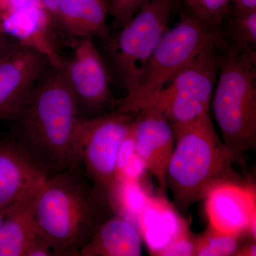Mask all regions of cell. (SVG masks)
Returning <instances> with one entry per match:
<instances>
[{"label": "cell", "instance_id": "obj_1", "mask_svg": "<svg viewBox=\"0 0 256 256\" xmlns=\"http://www.w3.org/2000/svg\"><path fill=\"white\" fill-rule=\"evenodd\" d=\"M12 122L10 136L48 178L82 168L73 144L79 117L63 68L50 66Z\"/></svg>", "mask_w": 256, "mask_h": 256}, {"label": "cell", "instance_id": "obj_2", "mask_svg": "<svg viewBox=\"0 0 256 256\" xmlns=\"http://www.w3.org/2000/svg\"><path fill=\"white\" fill-rule=\"evenodd\" d=\"M116 213L82 168H77L50 176L44 184L37 200L36 228L54 256H78L101 224Z\"/></svg>", "mask_w": 256, "mask_h": 256}, {"label": "cell", "instance_id": "obj_3", "mask_svg": "<svg viewBox=\"0 0 256 256\" xmlns=\"http://www.w3.org/2000/svg\"><path fill=\"white\" fill-rule=\"evenodd\" d=\"M174 131L166 186L180 210L186 212L224 184H246L234 170L242 160L224 146L210 114Z\"/></svg>", "mask_w": 256, "mask_h": 256}, {"label": "cell", "instance_id": "obj_4", "mask_svg": "<svg viewBox=\"0 0 256 256\" xmlns=\"http://www.w3.org/2000/svg\"><path fill=\"white\" fill-rule=\"evenodd\" d=\"M210 106L229 151L242 160L256 146L255 48L220 45L218 77Z\"/></svg>", "mask_w": 256, "mask_h": 256}, {"label": "cell", "instance_id": "obj_5", "mask_svg": "<svg viewBox=\"0 0 256 256\" xmlns=\"http://www.w3.org/2000/svg\"><path fill=\"white\" fill-rule=\"evenodd\" d=\"M222 40L220 28H208L185 14L165 32L146 65L140 84L124 98L116 100L114 110L137 114L202 50Z\"/></svg>", "mask_w": 256, "mask_h": 256}, {"label": "cell", "instance_id": "obj_6", "mask_svg": "<svg viewBox=\"0 0 256 256\" xmlns=\"http://www.w3.org/2000/svg\"><path fill=\"white\" fill-rule=\"evenodd\" d=\"M136 116L114 110L96 117H78L74 126L73 144L82 170L96 191L116 212L120 152Z\"/></svg>", "mask_w": 256, "mask_h": 256}, {"label": "cell", "instance_id": "obj_7", "mask_svg": "<svg viewBox=\"0 0 256 256\" xmlns=\"http://www.w3.org/2000/svg\"><path fill=\"white\" fill-rule=\"evenodd\" d=\"M222 42L202 50L143 108L160 111L174 130L210 114L220 68Z\"/></svg>", "mask_w": 256, "mask_h": 256}, {"label": "cell", "instance_id": "obj_8", "mask_svg": "<svg viewBox=\"0 0 256 256\" xmlns=\"http://www.w3.org/2000/svg\"><path fill=\"white\" fill-rule=\"evenodd\" d=\"M174 2L149 0L111 40V56L128 92L140 84L146 65L168 28Z\"/></svg>", "mask_w": 256, "mask_h": 256}, {"label": "cell", "instance_id": "obj_9", "mask_svg": "<svg viewBox=\"0 0 256 256\" xmlns=\"http://www.w3.org/2000/svg\"><path fill=\"white\" fill-rule=\"evenodd\" d=\"M63 69L79 117H96L114 110L116 100L110 92L108 72L92 38H80Z\"/></svg>", "mask_w": 256, "mask_h": 256}, {"label": "cell", "instance_id": "obj_10", "mask_svg": "<svg viewBox=\"0 0 256 256\" xmlns=\"http://www.w3.org/2000/svg\"><path fill=\"white\" fill-rule=\"evenodd\" d=\"M48 60L40 52L18 44L0 60V120H11L28 102Z\"/></svg>", "mask_w": 256, "mask_h": 256}, {"label": "cell", "instance_id": "obj_11", "mask_svg": "<svg viewBox=\"0 0 256 256\" xmlns=\"http://www.w3.org/2000/svg\"><path fill=\"white\" fill-rule=\"evenodd\" d=\"M134 151L146 171L156 178L160 191L166 190V172L174 150L175 131L160 111L144 107L136 114L132 127Z\"/></svg>", "mask_w": 256, "mask_h": 256}, {"label": "cell", "instance_id": "obj_12", "mask_svg": "<svg viewBox=\"0 0 256 256\" xmlns=\"http://www.w3.org/2000/svg\"><path fill=\"white\" fill-rule=\"evenodd\" d=\"M48 178L11 136L0 138V212L38 191Z\"/></svg>", "mask_w": 256, "mask_h": 256}, {"label": "cell", "instance_id": "obj_13", "mask_svg": "<svg viewBox=\"0 0 256 256\" xmlns=\"http://www.w3.org/2000/svg\"><path fill=\"white\" fill-rule=\"evenodd\" d=\"M205 200L210 225L228 233H247L249 222L256 215L254 188L247 184H224L212 190Z\"/></svg>", "mask_w": 256, "mask_h": 256}, {"label": "cell", "instance_id": "obj_14", "mask_svg": "<svg viewBox=\"0 0 256 256\" xmlns=\"http://www.w3.org/2000/svg\"><path fill=\"white\" fill-rule=\"evenodd\" d=\"M142 254L139 230L116 213L101 224L78 256H140Z\"/></svg>", "mask_w": 256, "mask_h": 256}, {"label": "cell", "instance_id": "obj_15", "mask_svg": "<svg viewBox=\"0 0 256 256\" xmlns=\"http://www.w3.org/2000/svg\"><path fill=\"white\" fill-rule=\"evenodd\" d=\"M40 190L5 212L0 226V256H24L37 232L36 208Z\"/></svg>", "mask_w": 256, "mask_h": 256}, {"label": "cell", "instance_id": "obj_16", "mask_svg": "<svg viewBox=\"0 0 256 256\" xmlns=\"http://www.w3.org/2000/svg\"><path fill=\"white\" fill-rule=\"evenodd\" d=\"M106 0H62L55 18L69 34L78 38L105 37L108 34Z\"/></svg>", "mask_w": 256, "mask_h": 256}, {"label": "cell", "instance_id": "obj_17", "mask_svg": "<svg viewBox=\"0 0 256 256\" xmlns=\"http://www.w3.org/2000/svg\"><path fill=\"white\" fill-rule=\"evenodd\" d=\"M222 38L226 43L236 46L255 48L256 10L229 12L222 26Z\"/></svg>", "mask_w": 256, "mask_h": 256}, {"label": "cell", "instance_id": "obj_18", "mask_svg": "<svg viewBox=\"0 0 256 256\" xmlns=\"http://www.w3.org/2000/svg\"><path fill=\"white\" fill-rule=\"evenodd\" d=\"M242 235L222 232L208 224L196 236L195 256H230L235 255L240 246Z\"/></svg>", "mask_w": 256, "mask_h": 256}, {"label": "cell", "instance_id": "obj_19", "mask_svg": "<svg viewBox=\"0 0 256 256\" xmlns=\"http://www.w3.org/2000/svg\"><path fill=\"white\" fill-rule=\"evenodd\" d=\"M188 14L212 28H222L232 8V0H183Z\"/></svg>", "mask_w": 256, "mask_h": 256}, {"label": "cell", "instance_id": "obj_20", "mask_svg": "<svg viewBox=\"0 0 256 256\" xmlns=\"http://www.w3.org/2000/svg\"><path fill=\"white\" fill-rule=\"evenodd\" d=\"M196 236L183 224L169 242L156 252L154 255L160 256H195Z\"/></svg>", "mask_w": 256, "mask_h": 256}, {"label": "cell", "instance_id": "obj_21", "mask_svg": "<svg viewBox=\"0 0 256 256\" xmlns=\"http://www.w3.org/2000/svg\"><path fill=\"white\" fill-rule=\"evenodd\" d=\"M149 0H106L114 28H119L134 16Z\"/></svg>", "mask_w": 256, "mask_h": 256}, {"label": "cell", "instance_id": "obj_22", "mask_svg": "<svg viewBox=\"0 0 256 256\" xmlns=\"http://www.w3.org/2000/svg\"><path fill=\"white\" fill-rule=\"evenodd\" d=\"M54 256L46 238L37 232L28 244L24 256Z\"/></svg>", "mask_w": 256, "mask_h": 256}, {"label": "cell", "instance_id": "obj_23", "mask_svg": "<svg viewBox=\"0 0 256 256\" xmlns=\"http://www.w3.org/2000/svg\"><path fill=\"white\" fill-rule=\"evenodd\" d=\"M18 44V42L0 32V60L9 53Z\"/></svg>", "mask_w": 256, "mask_h": 256}, {"label": "cell", "instance_id": "obj_24", "mask_svg": "<svg viewBox=\"0 0 256 256\" xmlns=\"http://www.w3.org/2000/svg\"><path fill=\"white\" fill-rule=\"evenodd\" d=\"M232 10L237 12H250L256 10V0H232Z\"/></svg>", "mask_w": 256, "mask_h": 256}, {"label": "cell", "instance_id": "obj_25", "mask_svg": "<svg viewBox=\"0 0 256 256\" xmlns=\"http://www.w3.org/2000/svg\"><path fill=\"white\" fill-rule=\"evenodd\" d=\"M236 256H256V240H252V242L245 244L239 248L236 252Z\"/></svg>", "mask_w": 256, "mask_h": 256}, {"label": "cell", "instance_id": "obj_26", "mask_svg": "<svg viewBox=\"0 0 256 256\" xmlns=\"http://www.w3.org/2000/svg\"><path fill=\"white\" fill-rule=\"evenodd\" d=\"M62 1V0H40L44 8L53 16L54 18H55L57 10Z\"/></svg>", "mask_w": 256, "mask_h": 256}, {"label": "cell", "instance_id": "obj_27", "mask_svg": "<svg viewBox=\"0 0 256 256\" xmlns=\"http://www.w3.org/2000/svg\"><path fill=\"white\" fill-rule=\"evenodd\" d=\"M5 212H0V226H1L2 222L3 217H4Z\"/></svg>", "mask_w": 256, "mask_h": 256}]
</instances>
